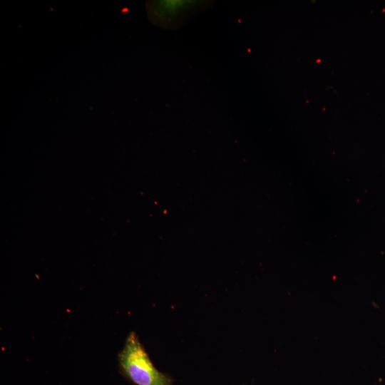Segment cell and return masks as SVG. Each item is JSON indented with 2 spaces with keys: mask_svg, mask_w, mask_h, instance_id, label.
Instances as JSON below:
<instances>
[{
  "mask_svg": "<svg viewBox=\"0 0 385 385\" xmlns=\"http://www.w3.org/2000/svg\"><path fill=\"white\" fill-rule=\"evenodd\" d=\"M118 361L122 374L135 385H173L172 377L155 366L134 332L128 335Z\"/></svg>",
  "mask_w": 385,
  "mask_h": 385,
  "instance_id": "cell-1",
  "label": "cell"
},
{
  "mask_svg": "<svg viewBox=\"0 0 385 385\" xmlns=\"http://www.w3.org/2000/svg\"><path fill=\"white\" fill-rule=\"evenodd\" d=\"M205 4L202 1H152L148 4V11L156 24L175 29L202 10Z\"/></svg>",
  "mask_w": 385,
  "mask_h": 385,
  "instance_id": "cell-2",
  "label": "cell"
}]
</instances>
